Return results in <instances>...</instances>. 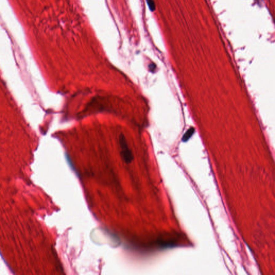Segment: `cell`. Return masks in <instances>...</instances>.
Returning <instances> with one entry per match:
<instances>
[{
    "mask_svg": "<svg viewBox=\"0 0 275 275\" xmlns=\"http://www.w3.org/2000/svg\"><path fill=\"white\" fill-rule=\"evenodd\" d=\"M147 4L149 6V9L151 11H153L155 9V3L154 2L153 0H147Z\"/></svg>",
    "mask_w": 275,
    "mask_h": 275,
    "instance_id": "cell-3",
    "label": "cell"
},
{
    "mask_svg": "<svg viewBox=\"0 0 275 275\" xmlns=\"http://www.w3.org/2000/svg\"><path fill=\"white\" fill-rule=\"evenodd\" d=\"M120 146L121 148V155L124 161L127 163H130L132 162L133 159V156L132 153L126 141V138L123 134H121L120 136L119 139Z\"/></svg>",
    "mask_w": 275,
    "mask_h": 275,
    "instance_id": "cell-1",
    "label": "cell"
},
{
    "mask_svg": "<svg viewBox=\"0 0 275 275\" xmlns=\"http://www.w3.org/2000/svg\"><path fill=\"white\" fill-rule=\"evenodd\" d=\"M193 133H194V129L193 128H191L189 130H188V132L186 133V134L184 136L183 138V140H187L189 138L192 136Z\"/></svg>",
    "mask_w": 275,
    "mask_h": 275,
    "instance_id": "cell-2",
    "label": "cell"
}]
</instances>
